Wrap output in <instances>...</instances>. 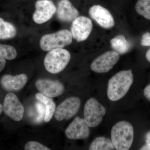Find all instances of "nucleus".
Returning a JSON list of instances; mask_svg holds the SVG:
<instances>
[{
  "label": "nucleus",
  "mask_w": 150,
  "mask_h": 150,
  "mask_svg": "<svg viewBox=\"0 0 150 150\" xmlns=\"http://www.w3.org/2000/svg\"><path fill=\"white\" fill-rule=\"evenodd\" d=\"M57 15L59 20L69 23L79 17V12L69 0H61L58 3Z\"/></svg>",
  "instance_id": "15"
},
{
  "label": "nucleus",
  "mask_w": 150,
  "mask_h": 150,
  "mask_svg": "<svg viewBox=\"0 0 150 150\" xmlns=\"http://www.w3.org/2000/svg\"><path fill=\"white\" fill-rule=\"evenodd\" d=\"M115 149L111 140L108 138L99 137L95 139L89 148L90 150H112Z\"/></svg>",
  "instance_id": "19"
},
{
  "label": "nucleus",
  "mask_w": 150,
  "mask_h": 150,
  "mask_svg": "<svg viewBox=\"0 0 150 150\" xmlns=\"http://www.w3.org/2000/svg\"><path fill=\"white\" fill-rule=\"evenodd\" d=\"M71 33L68 30H62L58 32L43 35L40 39V46L42 50L50 51L58 48L69 46L72 42Z\"/></svg>",
  "instance_id": "4"
},
{
  "label": "nucleus",
  "mask_w": 150,
  "mask_h": 150,
  "mask_svg": "<svg viewBox=\"0 0 150 150\" xmlns=\"http://www.w3.org/2000/svg\"><path fill=\"white\" fill-rule=\"evenodd\" d=\"M135 9L139 14L150 20V0H138Z\"/></svg>",
  "instance_id": "20"
},
{
  "label": "nucleus",
  "mask_w": 150,
  "mask_h": 150,
  "mask_svg": "<svg viewBox=\"0 0 150 150\" xmlns=\"http://www.w3.org/2000/svg\"><path fill=\"white\" fill-rule=\"evenodd\" d=\"M35 85L40 93L50 98L60 96L65 91L64 85L58 81L39 79L35 82Z\"/></svg>",
  "instance_id": "12"
},
{
  "label": "nucleus",
  "mask_w": 150,
  "mask_h": 150,
  "mask_svg": "<svg viewBox=\"0 0 150 150\" xmlns=\"http://www.w3.org/2000/svg\"><path fill=\"white\" fill-rule=\"evenodd\" d=\"M111 141L117 150H128L131 147L134 138V130L131 123L121 121L112 127Z\"/></svg>",
  "instance_id": "2"
},
{
  "label": "nucleus",
  "mask_w": 150,
  "mask_h": 150,
  "mask_svg": "<svg viewBox=\"0 0 150 150\" xmlns=\"http://www.w3.org/2000/svg\"><path fill=\"white\" fill-rule=\"evenodd\" d=\"M134 81L131 70L118 72L108 81L107 95L112 101L121 99L128 93Z\"/></svg>",
  "instance_id": "1"
},
{
  "label": "nucleus",
  "mask_w": 150,
  "mask_h": 150,
  "mask_svg": "<svg viewBox=\"0 0 150 150\" xmlns=\"http://www.w3.org/2000/svg\"><path fill=\"white\" fill-rule=\"evenodd\" d=\"M93 28L90 19L86 17H78L73 21L71 33L73 38L78 42L84 41L89 36Z\"/></svg>",
  "instance_id": "10"
},
{
  "label": "nucleus",
  "mask_w": 150,
  "mask_h": 150,
  "mask_svg": "<svg viewBox=\"0 0 150 150\" xmlns=\"http://www.w3.org/2000/svg\"><path fill=\"white\" fill-rule=\"evenodd\" d=\"M80 99L76 97H71L65 99L56 108L55 118L58 121L69 120L77 113L80 107Z\"/></svg>",
  "instance_id": "6"
},
{
  "label": "nucleus",
  "mask_w": 150,
  "mask_h": 150,
  "mask_svg": "<svg viewBox=\"0 0 150 150\" xmlns=\"http://www.w3.org/2000/svg\"><path fill=\"white\" fill-rule=\"evenodd\" d=\"M17 53L15 48L10 45L0 44V57L8 60L16 58Z\"/></svg>",
  "instance_id": "21"
},
{
  "label": "nucleus",
  "mask_w": 150,
  "mask_h": 150,
  "mask_svg": "<svg viewBox=\"0 0 150 150\" xmlns=\"http://www.w3.org/2000/svg\"><path fill=\"white\" fill-rule=\"evenodd\" d=\"M35 8L33 19L38 24H43L51 19L57 11L54 3L49 0H38L35 3Z\"/></svg>",
  "instance_id": "9"
},
{
  "label": "nucleus",
  "mask_w": 150,
  "mask_h": 150,
  "mask_svg": "<svg viewBox=\"0 0 150 150\" xmlns=\"http://www.w3.org/2000/svg\"><path fill=\"white\" fill-rule=\"evenodd\" d=\"M112 49L119 54H126L130 50L131 44L123 35H118L110 41Z\"/></svg>",
  "instance_id": "17"
},
{
  "label": "nucleus",
  "mask_w": 150,
  "mask_h": 150,
  "mask_svg": "<svg viewBox=\"0 0 150 150\" xmlns=\"http://www.w3.org/2000/svg\"><path fill=\"white\" fill-rule=\"evenodd\" d=\"M17 29L13 24L0 17V39L6 40L16 36Z\"/></svg>",
  "instance_id": "18"
},
{
  "label": "nucleus",
  "mask_w": 150,
  "mask_h": 150,
  "mask_svg": "<svg viewBox=\"0 0 150 150\" xmlns=\"http://www.w3.org/2000/svg\"><path fill=\"white\" fill-rule=\"evenodd\" d=\"M38 115V116L36 122L40 123L44 119L45 116V108L44 105L41 102H38L35 104Z\"/></svg>",
  "instance_id": "23"
},
{
  "label": "nucleus",
  "mask_w": 150,
  "mask_h": 150,
  "mask_svg": "<svg viewBox=\"0 0 150 150\" xmlns=\"http://www.w3.org/2000/svg\"><path fill=\"white\" fill-rule=\"evenodd\" d=\"M5 114L16 121H21L24 115V108L16 96L13 93L6 95L3 104Z\"/></svg>",
  "instance_id": "7"
},
{
  "label": "nucleus",
  "mask_w": 150,
  "mask_h": 150,
  "mask_svg": "<svg viewBox=\"0 0 150 150\" xmlns=\"http://www.w3.org/2000/svg\"><path fill=\"white\" fill-rule=\"evenodd\" d=\"M71 59V54L63 48L53 49L46 55L44 60L45 69L48 72L58 74L64 69Z\"/></svg>",
  "instance_id": "3"
},
{
  "label": "nucleus",
  "mask_w": 150,
  "mask_h": 150,
  "mask_svg": "<svg viewBox=\"0 0 150 150\" xmlns=\"http://www.w3.org/2000/svg\"><path fill=\"white\" fill-rule=\"evenodd\" d=\"M24 149L25 150H50V149L38 142H28L25 144Z\"/></svg>",
  "instance_id": "22"
},
{
  "label": "nucleus",
  "mask_w": 150,
  "mask_h": 150,
  "mask_svg": "<svg viewBox=\"0 0 150 150\" xmlns=\"http://www.w3.org/2000/svg\"><path fill=\"white\" fill-rule=\"evenodd\" d=\"M119 59V54L116 51H107L94 60L91 65V69L96 73H107L112 69Z\"/></svg>",
  "instance_id": "8"
},
{
  "label": "nucleus",
  "mask_w": 150,
  "mask_h": 150,
  "mask_svg": "<svg viewBox=\"0 0 150 150\" xmlns=\"http://www.w3.org/2000/svg\"><path fill=\"white\" fill-rule=\"evenodd\" d=\"M146 144L141 148V150H150V130L146 134Z\"/></svg>",
  "instance_id": "25"
},
{
  "label": "nucleus",
  "mask_w": 150,
  "mask_h": 150,
  "mask_svg": "<svg viewBox=\"0 0 150 150\" xmlns=\"http://www.w3.org/2000/svg\"><path fill=\"white\" fill-rule=\"evenodd\" d=\"M144 93L146 98L150 101V84L145 88L144 89Z\"/></svg>",
  "instance_id": "26"
},
{
  "label": "nucleus",
  "mask_w": 150,
  "mask_h": 150,
  "mask_svg": "<svg viewBox=\"0 0 150 150\" xmlns=\"http://www.w3.org/2000/svg\"><path fill=\"white\" fill-rule=\"evenodd\" d=\"M27 81L28 77L25 74L16 76L6 74L1 79V83L3 88L7 91H17L24 87Z\"/></svg>",
  "instance_id": "14"
},
{
  "label": "nucleus",
  "mask_w": 150,
  "mask_h": 150,
  "mask_svg": "<svg viewBox=\"0 0 150 150\" xmlns=\"http://www.w3.org/2000/svg\"><path fill=\"white\" fill-rule=\"evenodd\" d=\"M105 113V108L96 98H90L85 104L84 119L89 127L95 128L98 126L102 122Z\"/></svg>",
  "instance_id": "5"
},
{
  "label": "nucleus",
  "mask_w": 150,
  "mask_h": 150,
  "mask_svg": "<svg viewBox=\"0 0 150 150\" xmlns=\"http://www.w3.org/2000/svg\"><path fill=\"white\" fill-rule=\"evenodd\" d=\"M89 13L92 18L103 28L110 29L114 26L115 22L112 14L101 6H93L90 8Z\"/></svg>",
  "instance_id": "13"
},
{
  "label": "nucleus",
  "mask_w": 150,
  "mask_h": 150,
  "mask_svg": "<svg viewBox=\"0 0 150 150\" xmlns=\"http://www.w3.org/2000/svg\"><path fill=\"white\" fill-rule=\"evenodd\" d=\"M3 110V105H2L1 104H0V115H1V113L2 112Z\"/></svg>",
  "instance_id": "29"
},
{
  "label": "nucleus",
  "mask_w": 150,
  "mask_h": 150,
  "mask_svg": "<svg viewBox=\"0 0 150 150\" xmlns=\"http://www.w3.org/2000/svg\"><path fill=\"white\" fill-rule=\"evenodd\" d=\"M35 97L38 100L42 102L45 105V116L44 120L45 122H49L55 113L56 105L53 99L41 93H37Z\"/></svg>",
  "instance_id": "16"
},
{
  "label": "nucleus",
  "mask_w": 150,
  "mask_h": 150,
  "mask_svg": "<svg viewBox=\"0 0 150 150\" xmlns=\"http://www.w3.org/2000/svg\"><path fill=\"white\" fill-rule=\"evenodd\" d=\"M65 134L70 139H85L89 137V126L84 118L77 116L67 127Z\"/></svg>",
  "instance_id": "11"
},
{
  "label": "nucleus",
  "mask_w": 150,
  "mask_h": 150,
  "mask_svg": "<svg viewBox=\"0 0 150 150\" xmlns=\"http://www.w3.org/2000/svg\"><path fill=\"white\" fill-rule=\"evenodd\" d=\"M141 44L143 46H150V33H146L143 35L141 39Z\"/></svg>",
  "instance_id": "24"
},
{
  "label": "nucleus",
  "mask_w": 150,
  "mask_h": 150,
  "mask_svg": "<svg viewBox=\"0 0 150 150\" xmlns=\"http://www.w3.org/2000/svg\"><path fill=\"white\" fill-rule=\"evenodd\" d=\"M6 64V61L5 59L0 57V73L4 69Z\"/></svg>",
  "instance_id": "27"
},
{
  "label": "nucleus",
  "mask_w": 150,
  "mask_h": 150,
  "mask_svg": "<svg viewBox=\"0 0 150 150\" xmlns=\"http://www.w3.org/2000/svg\"><path fill=\"white\" fill-rule=\"evenodd\" d=\"M146 58L147 60L150 63V48L146 52Z\"/></svg>",
  "instance_id": "28"
}]
</instances>
